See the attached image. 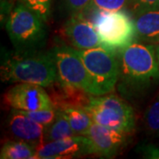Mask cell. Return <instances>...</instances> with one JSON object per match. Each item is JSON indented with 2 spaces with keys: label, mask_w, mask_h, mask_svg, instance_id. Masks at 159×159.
I'll list each match as a JSON object with an SVG mask.
<instances>
[{
  "label": "cell",
  "mask_w": 159,
  "mask_h": 159,
  "mask_svg": "<svg viewBox=\"0 0 159 159\" xmlns=\"http://www.w3.org/2000/svg\"><path fill=\"white\" fill-rule=\"evenodd\" d=\"M144 122L147 130L159 135V95L154 99L144 114Z\"/></svg>",
  "instance_id": "18"
},
{
  "label": "cell",
  "mask_w": 159,
  "mask_h": 159,
  "mask_svg": "<svg viewBox=\"0 0 159 159\" xmlns=\"http://www.w3.org/2000/svg\"><path fill=\"white\" fill-rule=\"evenodd\" d=\"M52 52L59 79L67 84L83 89L91 96H100L77 50L62 45L54 48Z\"/></svg>",
  "instance_id": "7"
},
{
  "label": "cell",
  "mask_w": 159,
  "mask_h": 159,
  "mask_svg": "<svg viewBox=\"0 0 159 159\" xmlns=\"http://www.w3.org/2000/svg\"><path fill=\"white\" fill-rule=\"evenodd\" d=\"M90 2L91 0H65L68 11L74 15H80V13H83Z\"/></svg>",
  "instance_id": "23"
},
{
  "label": "cell",
  "mask_w": 159,
  "mask_h": 159,
  "mask_svg": "<svg viewBox=\"0 0 159 159\" xmlns=\"http://www.w3.org/2000/svg\"><path fill=\"white\" fill-rule=\"evenodd\" d=\"M77 52L100 96L113 91L120 74L119 61L116 58L115 52L102 47L77 50Z\"/></svg>",
  "instance_id": "6"
},
{
  "label": "cell",
  "mask_w": 159,
  "mask_h": 159,
  "mask_svg": "<svg viewBox=\"0 0 159 159\" xmlns=\"http://www.w3.org/2000/svg\"><path fill=\"white\" fill-rule=\"evenodd\" d=\"M6 29L19 51L38 50L47 38L45 20L22 3L12 8L6 20Z\"/></svg>",
  "instance_id": "3"
},
{
  "label": "cell",
  "mask_w": 159,
  "mask_h": 159,
  "mask_svg": "<svg viewBox=\"0 0 159 159\" xmlns=\"http://www.w3.org/2000/svg\"><path fill=\"white\" fill-rule=\"evenodd\" d=\"M94 122L100 125L130 133L134 128V113L129 104L116 95L91 96L84 108Z\"/></svg>",
  "instance_id": "5"
},
{
  "label": "cell",
  "mask_w": 159,
  "mask_h": 159,
  "mask_svg": "<svg viewBox=\"0 0 159 159\" xmlns=\"http://www.w3.org/2000/svg\"><path fill=\"white\" fill-rule=\"evenodd\" d=\"M1 159L36 158V147L22 141L6 142L1 148Z\"/></svg>",
  "instance_id": "16"
},
{
  "label": "cell",
  "mask_w": 159,
  "mask_h": 159,
  "mask_svg": "<svg viewBox=\"0 0 159 159\" xmlns=\"http://www.w3.org/2000/svg\"><path fill=\"white\" fill-rule=\"evenodd\" d=\"M131 0H91L89 6L86 11L92 10H103V11H115L124 10L130 6Z\"/></svg>",
  "instance_id": "19"
},
{
  "label": "cell",
  "mask_w": 159,
  "mask_h": 159,
  "mask_svg": "<svg viewBox=\"0 0 159 159\" xmlns=\"http://www.w3.org/2000/svg\"><path fill=\"white\" fill-rule=\"evenodd\" d=\"M121 86L139 91L159 80L156 48L143 43H132L121 50L119 57Z\"/></svg>",
  "instance_id": "2"
},
{
  "label": "cell",
  "mask_w": 159,
  "mask_h": 159,
  "mask_svg": "<svg viewBox=\"0 0 159 159\" xmlns=\"http://www.w3.org/2000/svg\"><path fill=\"white\" fill-rule=\"evenodd\" d=\"M21 3L29 6L36 13H38L44 20H47L51 13V0H20Z\"/></svg>",
  "instance_id": "21"
},
{
  "label": "cell",
  "mask_w": 159,
  "mask_h": 159,
  "mask_svg": "<svg viewBox=\"0 0 159 159\" xmlns=\"http://www.w3.org/2000/svg\"><path fill=\"white\" fill-rule=\"evenodd\" d=\"M11 0H1V20H6L10 12L12 10Z\"/></svg>",
  "instance_id": "24"
},
{
  "label": "cell",
  "mask_w": 159,
  "mask_h": 159,
  "mask_svg": "<svg viewBox=\"0 0 159 159\" xmlns=\"http://www.w3.org/2000/svg\"><path fill=\"white\" fill-rule=\"evenodd\" d=\"M136 37L146 43H159V8L135 14Z\"/></svg>",
  "instance_id": "14"
},
{
  "label": "cell",
  "mask_w": 159,
  "mask_h": 159,
  "mask_svg": "<svg viewBox=\"0 0 159 159\" xmlns=\"http://www.w3.org/2000/svg\"><path fill=\"white\" fill-rule=\"evenodd\" d=\"M4 102L12 109L33 111L55 108L48 92L42 86L19 82L4 96Z\"/></svg>",
  "instance_id": "8"
},
{
  "label": "cell",
  "mask_w": 159,
  "mask_h": 159,
  "mask_svg": "<svg viewBox=\"0 0 159 159\" xmlns=\"http://www.w3.org/2000/svg\"><path fill=\"white\" fill-rule=\"evenodd\" d=\"M8 128L15 139L32 144L36 148L43 143L45 126L30 119L20 110L12 109L8 118Z\"/></svg>",
  "instance_id": "12"
},
{
  "label": "cell",
  "mask_w": 159,
  "mask_h": 159,
  "mask_svg": "<svg viewBox=\"0 0 159 159\" xmlns=\"http://www.w3.org/2000/svg\"><path fill=\"white\" fill-rule=\"evenodd\" d=\"M5 81L25 82L49 87L57 79V70L52 51H16L1 65Z\"/></svg>",
  "instance_id": "1"
},
{
  "label": "cell",
  "mask_w": 159,
  "mask_h": 159,
  "mask_svg": "<svg viewBox=\"0 0 159 159\" xmlns=\"http://www.w3.org/2000/svg\"><path fill=\"white\" fill-rule=\"evenodd\" d=\"M156 54H157V62H158L159 65V43L158 45L157 46V48H156Z\"/></svg>",
  "instance_id": "25"
},
{
  "label": "cell",
  "mask_w": 159,
  "mask_h": 159,
  "mask_svg": "<svg viewBox=\"0 0 159 159\" xmlns=\"http://www.w3.org/2000/svg\"><path fill=\"white\" fill-rule=\"evenodd\" d=\"M23 113L26 114L30 119L34 120L35 122L39 123L41 125L47 126L51 125L54 121V119L57 116V109H44V110H39V111H21Z\"/></svg>",
  "instance_id": "20"
},
{
  "label": "cell",
  "mask_w": 159,
  "mask_h": 159,
  "mask_svg": "<svg viewBox=\"0 0 159 159\" xmlns=\"http://www.w3.org/2000/svg\"><path fill=\"white\" fill-rule=\"evenodd\" d=\"M125 134L126 133L93 122L84 135L90 141L93 155L112 157L124 146L126 141Z\"/></svg>",
  "instance_id": "10"
},
{
  "label": "cell",
  "mask_w": 159,
  "mask_h": 159,
  "mask_svg": "<svg viewBox=\"0 0 159 159\" xmlns=\"http://www.w3.org/2000/svg\"><path fill=\"white\" fill-rule=\"evenodd\" d=\"M90 22L97 29L103 46L109 51H121L136 37L135 22L124 10H92Z\"/></svg>",
  "instance_id": "4"
},
{
  "label": "cell",
  "mask_w": 159,
  "mask_h": 159,
  "mask_svg": "<svg viewBox=\"0 0 159 159\" xmlns=\"http://www.w3.org/2000/svg\"><path fill=\"white\" fill-rule=\"evenodd\" d=\"M50 88L49 93L56 109L63 110L66 107H80L85 108L89 104L91 95L83 89L67 84L57 77Z\"/></svg>",
  "instance_id": "13"
},
{
  "label": "cell",
  "mask_w": 159,
  "mask_h": 159,
  "mask_svg": "<svg viewBox=\"0 0 159 159\" xmlns=\"http://www.w3.org/2000/svg\"><path fill=\"white\" fill-rule=\"evenodd\" d=\"M131 7L134 13H140L142 11L158 9L159 0H131Z\"/></svg>",
  "instance_id": "22"
},
{
  "label": "cell",
  "mask_w": 159,
  "mask_h": 159,
  "mask_svg": "<svg viewBox=\"0 0 159 159\" xmlns=\"http://www.w3.org/2000/svg\"><path fill=\"white\" fill-rule=\"evenodd\" d=\"M75 135L72 129L68 119L63 110L57 109V116L51 125L45 126L44 130V142H53L57 140H62L67 137Z\"/></svg>",
  "instance_id": "15"
},
{
  "label": "cell",
  "mask_w": 159,
  "mask_h": 159,
  "mask_svg": "<svg viewBox=\"0 0 159 159\" xmlns=\"http://www.w3.org/2000/svg\"><path fill=\"white\" fill-rule=\"evenodd\" d=\"M93 155L90 141L85 135H73L44 142L36 148V158H74Z\"/></svg>",
  "instance_id": "9"
},
{
  "label": "cell",
  "mask_w": 159,
  "mask_h": 159,
  "mask_svg": "<svg viewBox=\"0 0 159 159\" xmlns=\"http://www.w3.org/2000/svg\"><path fill=\"white\" fill-rule=\"evenodd\" d=\"M68 119L70 125L75 135H84L94 120L84 108L66 107L63 109Z\"/></svg>",
  "instance_id": "17"
},
{
  "label": "cell",
  "mask_w": 159,
  "mask_h": 159,
  "mask_svg": "<svg viewBox=\"0 0 159 159\" xmlns=\"http://www.w3.org/2000/svg\"><path fill=\"white\" fill-rule=\"evenodd\" d=\"M64 35L77 50H89L93 48H104L102 40L93 23L81 16L74 15L63 28Z\"/></svg>",
  "instance_id": "11"
}]
</instances>
